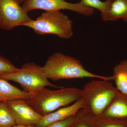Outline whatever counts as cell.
I'll use <instances>...</instances> for the list:
<instances>
[{"instance_id": "obj_16", "label": "cell", "mask_w": 127, "mask_h": 127, "mask_svg": "<svg viewBox=\"0 0 127 127\" xmlns=\"http://www.w3.org/2000/svg\"><path fill=\"white\" fill-rule=\"evenodd\" d=\"M95 118L80 110L76 115L75 121L71 127H94Z\"/></svg>"}, {"instance_id": "obj_13", "label": "cell", "mask_w": 127, "mask_h": 127, "mask_svg": "<svg viewBox=\"0 0 127 127\" xmlns=\"http://www.w3.org/2000/svg\"><path fill=\"white\" fill-rule=\"evenodd\" d=\"M111 76L117 90L127 95V60H122L114 66Z\"/></svg>"}, {"instance_id": "obj_2", "label": "cell", "mask_w": 127, "mask_h": 127, "mask_svg": "<svg viewBox=\"0 0 127 127\" xmlns=\"http://www.w3.org/2000/svg\"><path fill=\"white\" fill-rule=\"evenodd\" d=\"M81 89L75 87H63L56 90L45 88L25 101L43 116L76 101L81 98Z\"/></svg>"}, {"instance_id": "obj_1", "label": "cell", "mask_w": 127, "mask_h": 127, "mask_svg": "<svg viewBox=\"0 0 127 127\" xmlns=\"http://www.w3.org/2000/svg\"><path fill=\"white\" fill-rule=\"evenodd\" d=\"M42 67L48 78L54 81L84 78L112 81V76H105L90 72L79 60L61 53H56L50 56Z\"/></svg>"}, {"instance_id": "obj_18", "label": "cell", "mask_w": 127, "mask_h": 127, "mask_svg": "<svg viewBox=\"0 0 127 127\" xmlns=\"http://www.w3.org/2000/svg\"><path fill=\"white\" fill-rule=\"evenodd\" d=\"M18 69L8 59L0 55V75L13 72Z\"/></svg>"}, {"instance_id": "obj_19", "label": "cell", "mask_w": 127, "mask_h": 127, "mask_svg": "<svg viewBox=\"0 0 127 127\" xmlns=\"http://www.w3.org/2000/svg\"><path fill=\"white\" fill-rule=\"evenodd\" d=\"M76 115L62 121L51 124L46 127H71L75 121Z\"/></svg>"}, {"instance_id": "obj_15", "label": "cell", "mask_w": 127, "mask_h": 127, "mask_svg": "<svg viewBox=\"0 0 127 127\" xmlns=\"http://www.w3.org/2000/svg\"><path fill=\"white\" fill-rule=\"evenodd\" d=\"M95 118L94 127H127V118Z\"/></svg>"}, {"instance_id": "obj_17", "label": "cell", "mask_w": 127, "mask_h": 127, "mask_svg": "<svg viewBox=\"0 0 127 127\" xmlns=\"http://www.w3.org/2000/svg\"><path fill=\"white\" fill-rule=\"evenodd\" d=\"M80 2L84 6L96 9L103 14L107 10L110 4V0L102 1L101 0H81Z\"/></svg>"}, {"instance_id": "obj_6", "label": "cell", "mask_w": 127, "mask_h": 127, "mask_svg": "<svg viewBox=\"0 0 127 127\" xmlns=\"http://www.w3.org/2000/svg\"><path fill=\"white\" fill-rule=\"evenodd\" d=\"M22 6L28 13L36 9L46 11L68 10L85 16L92 15L94 12V9L81 2L71 3L65 0H24Z\"/></svg>"}, {"instance_id": "obj_21", "label": "cell", "mask_w": 127, "mask_h": 127, "mask_svg": "<svg viewBox=\"0 0 127 127\" xmlns=\"http://www.w3.org/2000/svg\"><path fill=\"white\" fill-rule=\"evenodd\" d=\"M17 2H18L20 4L23 3L24 0H16Z\"/></svg>"}, {"instance_id": "obj_12", "label": "cell", "mask_w": 127, "mask_h": 127, "mask_svg": "<svg viewBox=\"0 0 127 127\" xmlns=\"http://www.w3.org/2000/svg\"><path fill=\"white\" fill-rule=\"evenodd\" d=\"M101 16L104 21L122 19L127 22V0H110L108 9Z\"/></svg>"}, {"instance_id": "obj_7", "label": "cell", "mask_w": 127, "mask_h": 127, "mask_svg": "<svg viewBox=\"0 0 127 127\" xmlns=\"http://www.w3.org/2000/svg\"><path fill=\"white\" fill-rule=\"evenodd\" d=\"M32 19L16 0H0V28L10 31Z\"/></svg>"}, {"instance_id": "obj_20", "label": "cell", "mask_w": 127, "mask_h": 127, "mask_svg": "<svg viewBox=\"0 0 127 127\" xmlns=\"http://www.w3.org/2000/svg\"><path fill=\"white\" fill-rule=\"evenodd\" d=\"M12 127H37L36 126H25L23 125H16Z\"/></svg>"}, {"instance_id": "obj_11", "label": "cell", "mask_w": 127, "mask_h": 127, "mask_svg": "<svg viewBox=\"0 0 127 127\" xmlns=\"http://www.w3.org/2000/svg\"><path fill=\"white\" fill-rule=\"evenodd\" d=\"M33 94L28 93L12 85L8 81L0 78V102L16 99L26 100Z\"/></svg>"}, {"instance_id": "obj_5", "label": "cell", "mask_w": 127, "mask_h": 127, "mask_svg": "<svg viewBox=\"0 0 127 127\" xmlns=\"http://www.w3.org/2000/svg\"><path fill=\"white\" fill-rule=\"evenodd\" d=\"M39 35L53 34L68 39L73 35L72 21L60 11H46L36 20L23 23Z\"/></svg>"}, {"instance_id": "obj_10", "label": "cell", "mask_w": 127, "mask_h": 127, "mask_svg": "<svg viewBox=\"0 0 127 127\" xmlns=\"http://www.w3.org/2000/svg\"><path fill=\"white\" fill-rule=\"evenodd\" d=\"M96 117L127 118V95L118 91L109 106L100 116Z\"/></svg>"}, {"instance_id": "obj_4", "label": "cell", "mask_w": 127, "mask_h": 127, "mask_svg": "<svg viewBox=\"0 0 127 127\" xmlns=\"http://www.w3.org/2000/svg\"><path fill=\"white\" fill-rule=\"evenodd\" d=\"M0 78L18 83L23 91L32 94L37 93L46 87L58 89L64 87L50 82L42 66L32 62L25 64L15 71L0 75Z\"/></svg>"}, {"instance_id": "obj_3", "label": "cell", "mask_w": 127, "mask_h": 127, "mask_svg": "<svg viewBox=\"0 0 127 127\" xmlns=\"http://www.w3.org/2000/svg\"><path fill=\"white\" fill-rule=\"evenodd\" d=\"M81 90L83 104L82 111L95 117L103 113L118 91L111 81L98 79L87 83Z\"/></svg>"}, {"instance_id": "obj_9", "label": "cell", "mask_w": 127, "mask_h": 127, "mask_svg": "<svg viewBox=\"0 0 127 127\" xmlns=\"http://www.w3.org/2000/svg\"><path fill=\"white\" fill-rule=\"evenodd\" d=\"M83 107V102L80 98L72 104L42 116L37 127H46L53 123L65 120L75 116L82 109Z\"/></svg>"}, {"instance_id": "obj_14", "label": "cell", "mask_w": 127, "mask_h": 127, "mask_svg": "<svg viewBox=\"0 0 127 127\" xmlns=\"http://www.w3.org/2000/svg\"><path fill=\"white\" fill-rule=\"evenodd\" d=\"M16 125L15 118L7 102H0V127H12Z\"/></svg>"}, {"instance_id": "obj_8", "label": "cell", "mask_w": 127, "mask_h": 127, "mask_svg": "<svg viewBox=\"0 0 127 127\" xmlns=\"http://www.w3.org/2000/svg\"><path fill=\"white\" fill-rule=\"evenodd\" d=\"M6 102L16 125L37 126L42 118L41 115L27 104L25 100L16 99Z\"/></svg>"}]
</instances>
